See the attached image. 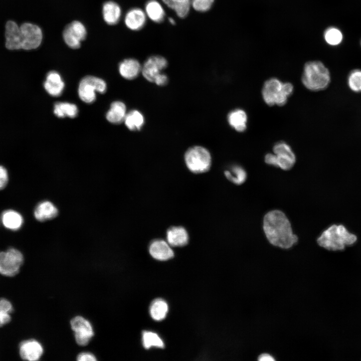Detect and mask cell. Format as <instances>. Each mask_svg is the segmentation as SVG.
Instances as JSON below:
<instances>
[{"instance_id": "cell-1", "label": "cell", "mask_w": 361, "mask_h": 361, "mask_svg": "<svg viewBox=\"0 0 361 361\" xmlns=\"http://www.w3.org/2000/svg\"><path fill=\"white\" fill-rule=\"evenodd\" d=\"M263 228L269 243L282 249H289L298 241L290 221L280 210L269 211L264 216Z\"/></svg>"}, {"instance_id": "cell-2", "label": "cell", "mask_w": 361, "mask_h": 361, "mask_svg": "<svg viewBox=\"0 0 361 361\" xmlns=\"http://www.w3.org/2000/svg\"><path fill=\"white\" fill-rule=\"evenodd\" d=\"M357 237L350 232L342 224H333L324 230L317 239L321 247L332 251H342L346 247L352 246Z\"/></svg>"}, {"instance_id": "cell-3", "label": "cell", "mask_w": 361, "mask_h": 361, "mask_svg": "<svg viewBox=\"0 0 361 361\" xmlns=\"http://www.w3.org/2000/svg\"><path fill=\"white\" fill-rule=\"evenodd\" d=\"M302 82L311 91H321L326 88L330 82L328 69L319 61L307 62L304 67Z\"/></svg>"}, {"instance_id": "cell-4", "label": "cell", "mask_w": 361, "mask_h": 361, "mask_svg": "<svg viewBox=\"0 0 361 361\" xmlns=\"http://www.w3.org/2000/svg\"><path fill=\"white\" fill-rule=\"evenodd\" d=\"M293 90L292 84L282 83L277 78L267 80L263 87L262 94L265 103L270 106H282L287 102L288 97Z\"/></svg>"}, {"instance_id": "cell-5", "label": "cell", "mask_w": 361, "mask_h": 361, "mask_svg": "<svg viewBox=\"0 0 361 361\" xmlns=\"http://www.w3.org/2000/svg\"><path fill=\"white\" fill-rule=\"evenodd\" d=\"M185 160L188 169L195 173L208 171L212 164L210 152L201 146H195L189 148L185 153Z\"/></svg>"}, {"instance_id": "cell-6", "label": "cell", "mask_w": 361, "mask_h": 361, "mask_svg": "<svg viewBox=\"0 0 361 361\" xmlns=\"http://www.w3.org/2000/svg\"><path fill=\"white\" fill-rule=\"evenodd\" d=\"M24 262V257L18 250L11 248L0 252V274L9 277L17 275Z\"/></svg>"}, {"instance_id": "cell-7", "label": "cell", "mask_w": 361, "mask_h": 361, "mask_svg": "<svg viewBox=\"0 0 361 361\" xmlns=\"http://www.w3.org/2000/svg\"><path fill=\"white\" fill-rule=\"evenodd\" d=\"M106 89L105 81L96 77L87 76L84 77L80 82L78 87V94L80 98L87 103L95 101L97 91L104 93Z\"/></svg>"}, {"instance_id": "cell-8", "label": "cell", "mask_w": 361, "mask_h": 361, "mask_svg": "<svg viewBox=\"0 0 361 361\" xmlns=\"http://www.w3.org/2000/svg\"><path fill=\"white\" fill-rule=\"evenodd\" d=\"M22 49L30 50L37 48L43 40L41 29L36 25L26 23L20 27Z\"/></svg>"}, {"instance_id": "cell-9", "label": "cell", "mask_w": 361, "mask_h": 361, "mask_svg": "<svg viewBox=\"0 0 361 361\" xmlns=\"http://www.w3.org/2000/svg\"><path fill=\"white\" fill-rule=\"evenodd\" d=\"M87 35L86 27L83 23L74 21L69 24L63 32V38L66 44L71 48H79Z\"/></svg>"}, {"instance_id": "cell-10", "label": "cell", "mask_w": 361, "mask_h": 361, "mask_svg": "<svg viewBox=\"0 0 361 361\" xmlns=\"http://www.w3.org/2000/svg\"><path fill=\"white\" fill-rule=\"evenodd\" d=\"M70 324L77 343L81 346L86 345L94 335L89 321L82 316H77L72 318Z\"/></svg>"}, {"instance_id": "cell-11", "label": "cell", "mask_w": 361, "mask_h": 361, "mask_svg": "<svg viewBox=\"0 0 361 361\" xmlns=\"http://www.w3.org/2000/svg\"><path fill=\"white\" fill-rule=\"evenodd\" d=\"M273 150L275 156L276 167L287 170L295 164L296 157L290 146L284 142L277 143Z\"/></svg>"}, {"instance_id": "cell-12", "label": "cell", "mask_w": 361, "mask_h": 361, "mask_svg": "<svg viewBox=\"0 0 361 361\" xmlns=\"http://www.w3.org/2000/svg\"><path fill=\"white\" fill-rule=\"evenodd\" d=\"M167 66V60L162 56L155 55L149 57L141 68L143 77L148 81L154 82L156 77Z\"/></svg>"}, {"instance_id": "cell-13", "label": "cell", "mask_w": 361, "mask_h": 361, "mask_svg": "<svg viewBox=\"0 0 361 361\" xmlns=\"http://www.w3.org/2000/svg\"><path fill=\"white\" fill-rule=\"evenodd\" d=\"M19 349L21 358L30 361L39 360L43 353L42 345L34 339L23 341L20 345Z\"/></svg>"}, {"instance_id": "cell-14", "label": "cell", "mask_w": 361, "mask_h": 361, "mask_svg": "<svg viewBox=\"0 0 361 361\" xmlns=\"http://www.w3.org/2000/svg\"><path fill=\"white\" fill-rule=\"evenodd\" d=\"M6 47L11 50L22 49L20 28L14 21H8L6 25Z\"/></svg>"}, {"instance_id": "cell-15", "label": "cell", "mask_w": 361, "mask_h": 361, "mask_svg": "<svg viewBox=\"0 0 361 361\" xmlns=\"http://www.w3.org/2000/svg\"><path fill=\"white\" fill-rule=\"evenodd\" d=\"M149 252L154 259L165 261L172 258L174 253L169 244L161 239H155L150 244Z\"/></svg>"}, {"instance_id": "cell-16", "label": "cell", "mask_w": 361, "mask_h": 361, "mask_svg": "<svg viewBox=\"0 0 361 361\" xmlns=\"http://www.w3.org/2000/svg\"><path fill=\"white\" fill-rule=\"evenodd\" d=\"M59 213L57 207L49 201L40 202L36 207L34 215L40 222H45L56 218Z\"/></svg>"}, {"instance_id": "cell-17", "label": "cell", "mask_w": 361, "mask_h": 361, "mask_svg": "<svg viewBox=\"0 0 361 361\" xmlns=\"http://www.w3.org/2000/svg\"><path fill=\"white\" fill-rule=\"evenodd\" d=\"M146 16L145 13L141 9L137 8L131 9L125 15V24L131 30H140L145 24Z\"/></svg>"}, {"instance_id": "cell-18", "label": "cell", "mask_w": 361, "mask_h": 361, "mask_svg": "<svg viewBox=\"0 0 361 361\" xmlns=\"http://www.w3.org/2000/svg\"><path fill=\"white\" fill-rule=\"evenodd\" d=\"M44 86L46 91L51 96H60L65 87L60 75L56 71L49 72L46 77Z\"/></svg>"}, {"instance_id": "cell-19", "label": "cell", "mask_w": 361, "mask_h": 361, "mask_svg": "<svg viewBox=\"0 0 361 361\" xmlns=\"http://www.w3.org/2000/svg\"><path fill=\"white\" fill-rule=\"evenodd\" d=\"M166 239L169 245L173 247H182L189 242L188 233L182 226H172L166 231Z\"/></svg>"}, {"instance_id": "cell-20", "label": "cell", "mask_w": 361, "mask_h": 361, "mask_svg": "<svg viewBox=\"0 0 361 361\" xmlns=\"http://www.w3.org/2000/svg\"><path fill=\"white\" fill-rule=\"evenodd\" d=\"M102 16L104 21L108 25H116L121 16V9L119 5L113 1H107L102 6Z\"/></svg>"}, {"instance_id": "cell-21", "label": "cell", "mask_w": 361, "mask_h": 361, "mask_svg": "<svg viewBox=\"0 0 361 361\" xmlns=\"http://www.w3.org/2000/svg\"><path fill=\"white\" fill-rule=\"evenodd\" d=\"M141 71L139 62L134 59L124 60L119 65L120 74L125 79L132 80L135 78Z\"/></svg>"}, {"instance_id": "cell-22", "label": "cell", "mask_w": 361, "mask_h": 361, "mask_svg": "<svg viewBox=\"0 0 361 361\" xmlns=\"http://www.w3.org/2000/svg\"><path fill=\"white\" fill-rule=\"evenodd\" d=\"M1 221L5 227L13 231L20 229L24 223L22 216L13 210L3 212L1 216Z\"/></svg>"}, {"instance_id": "cell-23", "label": "cell", "mask_w": 361, "mask_h": 361, "mask_svg": "<svg viewBox=\"0 0 361 361\" xmlns=\"http://www.w3.org/2000/svg\"><path fill=\"white\" fill-rule=\"evenodd\" d=\"M126 114L125 104L121 101H115L111 104L106 117L112 123L119 124L124 120Z\"/></svg>"}, {"instance_id": "cell-24", "label": "cell", "mask_w": 361, "mask_h": 361, "mask_svg": "<svg viewBox=\"0 0 361 361\" xmlns=\"http://www.w3.org/2000/svg\"><path fill=\"white\" fill-rule=\"evenodd\" d=\"M228 120L229 124L238 132H243L246 129L247 116L242 109H237L230 112Z\"/></svg>"}, {"instance_id": "cell-25", "label": "cell", "mask_w": 361, "mask_h": 361, "mask_svg": "<svg viewBox=\"0 0 361 361\" xmlns=\"http://www.w3.org/2000/svg\"><path fill=\"white\" fill-rule=\"evenodd\" d=\"M323 38L328 45L336 47L342 44L344 39V35L339 28L331 26L325 29Z\"/></svg>"}, {"instance_id": "cell-26", "label": "cell", "mask_w": 361, "mask_h": 361, "mask_svg": "<svg viewBox=\"0 0 361 361\" xmlns=\"http://www.w3.org/2000/svg\"><path fill=\"white\" fill-rule=\"evenodd\" d=\"M146 15L153 22H161L165 17V11L162 5L156 0L148 1L145 6Z\"/></svg>"}, {"instance_id": "cell-27", "label": "cell", "mask_w": 361, "mask_h": 361, "mask_svg": "<svg viewBox=\"0 0 361 361\" xmlns=\"http://www.w3.org/2000/svg\"><path fill=\"white\" fill-rule=\"evenodd\" d=\"M169 8L173 10L176 15L184 18L187 16L191 7V0H161Z\"/></svg>"}, {"instance_id": "cell-28", "label": "cell", "mask_w": 361, "mask_h": 361, "mask_svg": "<svg viewBox=\"0 0 361 361\" xmlns=\"http://www.w3.org/2000/svg\"><path fill=\"white\" fill-rule=\"evenodd\" d=\"M76 105L68 102H57L54 107V113L58 117H69L74 118L78 114Z\"/></svg>"}, {"instance_id": "cell-29", "label": "cell", "mask_w": 361, "mask_h": 361, "mask_svg": "<svg viewBox=\"0 0 361 361\" xmlns=\"http://www.w3.org/2000/svg\"><path fill=\"white\" fill-rule=\"evenodd\" d=\"M224 174L229 180L238 185L243 184L247 176L244 168L238 165H233L230 169L225 170Z\"/></svg>"}, {"instance_id": "cell-30", "label": "cell", "mask_w": 361, "mask_h": 361, "mask_svg": "<svg viewBox=\"0 0 361 361\" xmlns=\"http://www.w3.org/2000/svg\"><path fill=\"white\" fill-rule=\"evenodd\" d=\"M124 121L127 127L133 131L140 130L144 122L143 116L136 110L126 114Z\"/></svg>"}, {"instance_id": "cell-31", "label": "cell", "mask_w": 361, "mask_h": 361, "mask_svg": "<svg viewBox=\"0 0 361 361\" xmlns=\"http://www.w3.org/2000/svg\"><path fill=\"white\" fill-rule=\"evenodd\" d=\"M168 311V305L166 302L161 299L154 300L150 307V314L155 320L160 321L163 319Z\"/></svg>"}, {"instance_id": "cell-32", "label": "cell", "mask_w": 361, "mask_h": 361, "mask_svg": "<svg viewBox=\"0 0 361 361\" xmlns=\"http://www.w3.org/2000/svg\"><path fill=\"white\" fill-rule=\"evenodd\" d=\"M347 84L349 89L354 93H361V69L351 70L347 77Z\"/></svg>"}, {"instance_id": "cell-33", "label": "cell", "mask_w": 361, "mask_h": 361, "mask_svg": "<svg viewBox=\"0 0 361 361\" xmlns=\"http://www.w3.org/2000/svg\"><path fill=\"white\" fill-rule=\"evenodd\" d=\"M142 342L144 347L149 348L151 346L164 347V343L159 336L155 333L144 331L142 333Z\"/></svg>"}, {"instance_id": "cell-34", "label": "cell", "mask_w": 361, "mask_h": 361, "mask_svg": "<svg viewBox=\"0 0 361 361\" xmlns=\"http://www.w3.org/2000/svg\"><path fill=\"white\" fill-rule=\"evenodd\" d=\"M215 0H191V6L196 11L205 12L212 7Z\"/></svg>"}, {"instance_id": "cell-35", "label": "cell", "mask_w": 361, "mask_h": 361, "mask_svg": "<svg viewBox=\"0 0 361 361\" xmlns=\"http://www.w3.org/2000/svg\"><path fill=\"white\" fill-rule=\"evenodd\" d=\"M8 180L9 175L7 170L3 166L0 165V190L5 188Z\"/></svg>"}, {"instance_id": "cell-36", "label": "cell", "mask_w": 361, "mask_h": 361, "mask_svg": "<svg viewBox=\"0 0 361 361\" xmlns=\"http://www.w3.org/2000/svg\"><path fill=\"white\" fill-rule=\"evenodd\" d=\"M0 308L2 310L8 313H12L13 310L11 303L5 298L0 299Z\"/></svg>"}, {"instance_id": "cell-37", "label": "cell", "mask_w": 361, "mask_h": 361, "mask_svg": "<svg viewBox=\"0 0 361 361\" xmlns=\"http://www.w3.org/2000/svg\"><path fill=\"white\" fill-rule=\"evenodd\" d=\"M78 361H95L97 360L95 356L90 352H82L80 353L77 358Z\"/></svg>"}, {"instance_id": "cell-38", "label": "cell", "mask_w": 361, "mask_h": 361, "mask_svg": "<svg viewBox=\"0 0 361 361\" xmlns=\"http://www.w3.org/2000/svg\"><path fill=\"white\" fill-rule=\"evenodd\" d=\"M11 320L10 313L4 311L0 308V327L7 324Z\"/></svg>"}, {"instance_id": "cell-39", "label": "cell", "mask_w": 361, "mask_h": 361, "mask_svg": "<svg viewBox=\"0 0 361 361\" xmlns=\"http://www.w3.org/2000/svg\"><path fill=\"white\" fill-rule=\"evenodd\" d=\"M168 82V78L166 75L161 73L155 79L154 82L159 86H164Z\"/></svg>"}, {"instance_id": "cell-40", "label": "cell", "mask_w": 361, "mask_h": 361, "mask_svg": "<svg viewBox=\"0 0 361 361\" xmlns=\"http://www.w3.org/2000/svg\"><path fill=\"white\" fill-rule=\"evenodd\" d=\"M258 360L259 361H274L275 359L270 354L263 353L259 355Z\"/></svg>"}, {"instance_id": "cell-41", "label": "cell", "mask_w": 361, "mask_h": 361, "mask_svg": "<svg viewBox=\"0 0 361 361\" xmlns=\"http://www.w3.org/2000/svg\"><path fill=\"white\" fill-rule=\"evenodd\" d=\"M168 21L172 25H174L175 23L174 20L172 18H169L168 19Z\"/></svg>"}, {"instance_id": "cell-42", "label": "cell", "mask_w": 361, "mask_h": 361, "mask_svg": "<svg viewBox=\"0 0 361 361\" xmlns=\"http://www.w3.org/2000/svg\"><path fill=\"white\" fill-rule=\"evenodd\" d=\"M360 47H361V40H360Z\"/></svg>"}]
</instances>
